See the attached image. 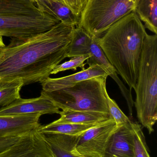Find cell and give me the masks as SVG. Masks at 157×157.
I'll list each match as a JSON object with an SVG mask.
<instances>
[{
	"mask_svg": "<svg viewBox=\"0 0 157 157\" xmlns=\"http://www.w3.org/2000/svg\"><path fill=\"white\" fill-rule=\"evenodd\" d=\"M76 26L60 22L49 30L25 39H11L0 55V83L15 79L24 86L49 77L66 58Z\"/></svg>",
	"mask_w": 157,
	"mask_h": 157,
	"instance_id": "6da1fadb",
	"label": "cell"
},
{
	"mask_svg": "<svg viewBox=\"0 0 157 157\" xmlns=\"http://www.w3.org/2000/svg\"><path fill=\"white\" fill-rule=\"evenodd\" d=\"M147 33L133 11L113 24L100 37L98 43L106 58L129 86L135 90L140 59Z\"/></svg>",
	"mask_w": 157,
	"mask_h": 157,
	"instance_id": "7a4b0ae2",
	"label": "cell"
},
{
	"mask_svg": "<svg viewBox=\"0 0 157 157\" xmlns=\"http://www.w3.org/2000/svg\"><path fill=\"white\" fill-rule=\"evenodd\" d=\"M60 21L33 0H0V36L22 40L46 32Z\"/></svg>",
	"mask_w": 157,
	"mask_h": 157,
	"instance_id": "3957f363",
	"label": "cell"
},
{
	"mask_svg": "<svg viewBox=\"0 0 157 157\" xmlns=\"http://www.w3.org/2000/svg\"><path fill=\"white\" fill-rule=\"evenodd\" d=\"M137 119L151 134L157 121V35L147 34L135 90Z\"/></svg>",
	"mask_w": 157,
	"mask_h": 157,
	"instance_id": "277c9868",
	"label": "cell"
},
{
	"mask_svg": "<svg viewBox=\"0 0 157 157\" xmlns=\"http://www.w3.org/2000/svg\"><path fill=\"white\" fill-rule=\"evenodd\" d=\"M107 78L100 76L89 78L53 91L42 90L41 96L50 101L62 110L109 113L105 95Z\"/></svg>",
	"mask_w": 157,
	"mask_h": 157,
	"instance_id": "5b68a950",
	"label": "cell"
},
{
	"mask_svg": "<svg viewBox=\"0 0 157 157\" xmlns=\"http://www.w3.org/2000/svg\"><path fill=\"white\" fill-rule=\"evenodd\" d=\"M136 0H88L79 24L90 36L100 37L113 24L134 11Z\"/></svg>",
	"mask_w": 157,
	"mask_h": 157,
	"instance_id": "8992f818",
	"label": "cell"
},
{
	"mask_svg": "<svg viewBox=\"0 0 157 157\" xmlns=\"http://www.w3.org/2000/svg\"><path fill=\"white\" fill-rule=\"evenodd\" d=\"M118 128L112 118L76 137L73 153L84 157H105L108 143Z\"/></svg>",
	"mask_w": 157,
	"mask_h": 157,
	"instance_id": "52a82bcc",
	"label": "cell"
},
{
	"mask_svg": "<svg viewBox=\"0 0 157 157\" xmlns=\"http://www.w3.org/2000/svg\"><path fill=\"white\" fill-rule=\"evenodd\" d=\"M0 157H56L42 133L35 130L22 137Z\"/></svg>",
	"mask_w": 157,
	"mask_h": 157,
	"instance_id": "ba28073f",
	"label": "cell"
},
{
	"mask_svg": "<svg viewBox=\"0 0 157 157\" xmlns=\"http://www.w3.org/2000/svg\"><path fill=\"white\" fill-rule=\"evenodd\" d=\"M60 109L42 96L36 98H19L8 106L0 108V116H17L40 113L59 114Z\"/></svg>",
	"mask_w": 157,
	"mask_h": 157,
	"instance_id": "9c48e42d",
	"label": "cell"
},
{
	"mask_svg": "<svg viewBox=\"0 0 157 157\" xmlns=\"http://www.w3.org/2000/svg\"><path fill=\"white\" fill-rule=\"evenodd\" d=\"M40 113L0 116V138L22 136L37 130Z\"/></svg>",
	"mask_w": 157,
	"mask_h": 157,
	"instance_id": "30bf717a",
	"label": "cell"
},
{
	"mask_svg": "<svg viewBox=\"0 0 157 157\" xmlns=\"http://www.w3.org/2000/svg\"><path fill=\"white\" fill-rule=\"evenodd\" d=\"M96 37L92 36V42L90 45L89 57L86 61L85 64L88 65L97 64L103 68L107 73L108 76L114 79L120 90L123 96L127 102L128 109L131 116H132L133 108L134 101L132 96L131 91L128 90L124 86L122 81L117 75L116 70L108 60L104 52L98 43Z\"/></svg>",
	"mask_w": 157,
	"mask_h": 157,
	"instance_id": "8fae6325",
	"label": "cell"
},
{
	"mask_svg": "<svg viewBox=\"0 0 157 157\" xmlns=\"http://www.w3.org/2000/svg\"><path fill=\"white\" fill-rule=\"evenodd\" d=\"M134 125L132 121L118 126L108 143L105 157H134Z\"/></svg>",
	"mask_w": 157,
	"mask_h": 157,
	"instance_id": "7c38bea8",
	"label": "cell"
},
{
	"mask_svg": "<svg viewBox=\"0 0 157 157\" xmlns=\"http://www.w3.org/2000/svg\"><path fill=\"white\" fill-rule=\"evenodd\" d=\"M100 76L108 77V75L99 65L92 64L87 69L68 76L58 78L49 77L41 84L43 91H53L70 86L83 80Z\"/></svg>",
	"mask_w": 157,
	"mask_h": 157,
	"instance_id": "4fadbf2b",
	"label": "cell"
},
{
	"mask_svg": "<svg viewBox=\"0 0 157 157\" xmlns=\"http://www.w3.org/2000/svg\"><path fill=\"white\" fill-rule=\"evenodd\" d=\"M61 117L51 123L52 124H94L100 123L111 118L109 113L98 112L66 110L60 111Z\"/></svg>",
	"mask_w": 157,
	"mask_h": 157,
	"instance_id": "5bb4252c",
	"label": "cell"
},
{
	"mask_svg": "<svg viewBox=\"0 0 157 157\" xmlns=\"http://www.w3.org/2000/svg\"><path fill=\"white\" fill-rule=\"evenodd\" d=\"M35 2L41 11L49 14L60 22L75 26L79 24L80 17L74 14L61 0H37Z\"/></svg>",
	"mask_w": 157,
	"mask_h": 157,
	"instance_id": "9a60e30c",
	"label": "cell"
},
{
	"mask_svg": "<svg viewBox=\"0 0 157 157\" xmlns=\"http://www.w3.org/2000/svg\"><path fill=\"white\" fill-rule=\"evenodd\" d=\"M56 157H84L75 155L73 150L76 136L56 133H42Z\"/></svg>",
	"mask_w": 157,
	"mask_h": 157,
	"instance_id": "2e32d148",
	"label": "cell"
},
{
	"mask_svg": "<svg viewBox=\"0 0 157 157\" xmlns=\"http://www.w3.org/2000/svg\"><path fill=\"white\" fill-rule=\"evenodd\" d=\"M92 36L80 26L74 29L71 41L68 45L66 58H73L89 54Z\"/></svg>",
	"mask_w": 157,
	"mask_h": 157,
	"instance_id": "e0dca14e",
	"label": "cell"
},
{
	"mask_svg": "<svg viewBox=\"0 0 157 157\" xmlns=\"http://www.w3.org/2000/svg\"><path fill=\"white\" fill-rule=\"evenodd\" d=\"M134 12L145 28L157 35V0H136Z\"/></svg>",
	"mask_w": 157,
	"mask_h": 157,
	"instance_id": "ac0fdd59",
	"label": "cell"
},
{
	"mask_svg": "<svg viewBox=\"0 0 157 157\" xmlns=\"http://www.w3.org/2000/svg\"><path fill=\"white\" fill-rule=\"evenodd\" d=\"M99 124L100 123L89 124L71 123L53 124L50 123L47 125H40L37 132L41 133L61 134L77 136Z\"/></svg>",
	"mask_w": 157,
	"mask_h": 157,
	"instance_id": "d6986e66",
	"label": "cell"
},
{
	"mask_svg": "<svg viewBox=\"0 0 157 157\" xmlns=\"http://www.w3.org/2000/svg\"><path fill=\"white\" fill-rule=\"evenodd\" d=\"M24 86L23 80L21 79L0 83L1 108L8 106L20 98V90Z\"/></svg>",
	"mask_w": 157,
	"mask_h": 157,
	"instance_id": "ffe728a7",
	"label": "cell"
},
{
	"mask_svg": "<svg viewBox=\"0 0 157 157\" xmlns=\"http://www.w3.org/2000/svg\"><path fill=\"white\" fill-rule=\"evenodd\" d=\"M134 157H151L148 152L142 125L134 122Z\"/></svg>",
	"mask_w": 157,
	"mask_h": 157,
	"instance_id": "44dd1931",
	"label": "cell"
},
{
	"mask_svg": "<svg viewBox=\"0 0 157 157\" xmlns=\"http://www.w3.org/2000/svg\"><path fill=\"white\" fill-rule=\"evenodd\" d=\"M107 105L111 117L114 120L117 126L129 124L132 121L123 112L114 100L109 96L107 90L105 91Z\"/></svg>",
	"mask_w": 157,
	"mask_h": 157,
	"instance_id": "7402d4cb",
	"label": "cell"
},
{
	"mask_svg": "<svg viewBox=\"0 0 157 157\" xmlns=\"http://www.w3.org/2000/svg\"><path fill=\"white\" fill-rule=\"evenodd\" d=\"M89 57V54L73 57L70 60L57 65L53 70L51 75L56 74L67 70H72L76 71L77 70V68H80L82 70H85V65H86L85 62Z\"/></svg>",
	"mask_w": 157,
	"mask_h": 157,
	"instance_id": "603a6c76",
	"label": "cell"
},
{
	"mask_svg": "<svg viewBox=\"0 0 157 157\" xmlns=\"http://www.w3.org/2000/svg\"><path fill=\"white\" fill-rule=\"evenodd\" d=\"M70 8L74 14L80 17L88 0H61Z\"/></svg>",
	"mask_w": 157,
	"mask_h": 157,
	"instance_id": "cb8c5ba5",
	"label": "cell"
},
{
	"mask_svg": "<svg viewBox=\"0 0 157 157\" xmlns=\"http://www.w3.org/2000/svg\"><path fill=\"white\" fill-rule=\"evenodd\" d=\"M6 45H5L4 43L2 37L0 36V55H1L2 52L3 51Z\"/></svg>",
	"mask_w": 157,
	"mask_h": 157,
	"instance_id": "d4e9b609",
	"label": "cell"
},
{
	"mask_svg": "<svg viewBox=\"0 0 157 157\" xmlns=\"http://www.w3.org/2000/svg\"><path fill=\"white\" fill-rule=\"evenodd\" d=\"M33 1H34V2H35V1H37V0H33Z\"/></svg>",
	"mask_w": 157,
	"mask_h": 157,
	"instance_id": "484cf974",
	"label": "cell"
}]
</instances>
